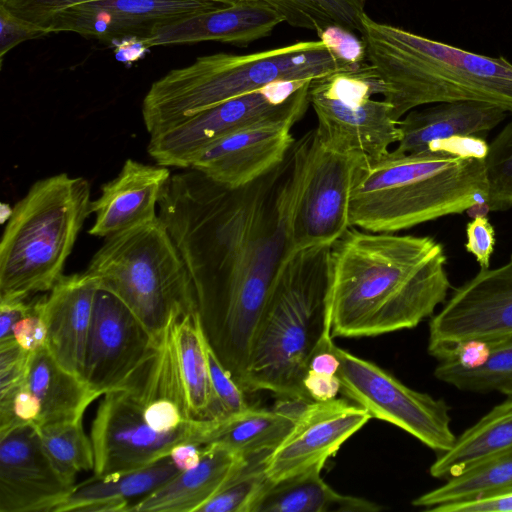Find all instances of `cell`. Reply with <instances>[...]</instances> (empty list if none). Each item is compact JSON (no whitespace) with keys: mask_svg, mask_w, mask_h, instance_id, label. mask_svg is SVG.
<instances>
[{"mask_svg":"<svg viewBox=\"0 0 512 512\" xmlns=\"http://www.w3.org/2000/svg\"><path fill=\"white\" fill-rule=\"evenodd\" d=\"M466 236V251L475 257L480 268H489L496 243L495 230L489 219L485 216L473 218L467 223Z\"/></svg>","mask_w":512,"mask_h":512,"instance_id":"obj_40","label":"cell"},{"mask_svg":"<svg viewBox=\"0 0 512 512\" xmlns=\"http://www.w3.org/2000/svg\"><path fill=\"white\" fill-rule=\"evenodd\" d=\"M99 288L98 279L84 271L62 275L48 295L38 298L47 330L46 348L61 366L82 379Z\"/></svg>","mask_w":512,"mask_h":512,"instance_id":"obj_20","label":"cell"},{"mask_svg":"<svg viewBox=\"0 0 512 512\" xmlns=\"http://www.w3.org/2000/svg\"><path fill=\"white\" fill-rule=\"evenodd\" d=\"M283 22L282 14L269 3L240 0L218 10L158 27L142 40L148 48L205 41L246 47L270 36Z\"/></svg>","mask_w":512,"mask_h":512,"instance_id":"obj_22","label":"cell"},{"mask_svg":"<svg viewBox=\"0 0 512 512\" xmlns=\"http://www.w3.org/2000/svg\"><path fill=\"white\" fill-rule=\"evenodd\" d=\"M180 470L168 455L144 468L107 477H91L75 485L56 512H128L130 500L142 498Z\"/></svg>","mask_w":512,"mask_h":512,"instance_id":"obj_27","label":"cell"},{"mask_svg":"<svg viewBox=\"0 0 512 512\" xmlns=\"http://www.w3.org/2000/svg\"><path fill=\"white\" fill-rule=\"evenodd\" d=\"M91 0H0L15 15L40 24L54 12L68 6ZM232 5L240 0H212Z\"/></svg>","mask_w":512,"mask_h":512,"instance_id":"obj_42","label":"cell"},{"mask_svg":"<svg viewBox=\"0 0 512 512\" xmlns=\"http://www.w3.org/2000/svg\"><path fill=\"white\" fill-rule=\"evenodd\" d=\"M307 108L266 118L223 136L203 149L190 168L229 190L255 183L284 163L294 145L292 128Z\"/></svg>","mask_w":512,"mask_h":512,"instance_id":"obj_15","label":"cell"},{"mask_svg":"<svg viewBox=\"0 0 512 512\" xmlns=\"http://www.w3.org/2000/svg\"><path fill=\"white\" fill-rule=\"evenodd\" d=\"M229 6L212 0H91L58 10L40 25L113 43L149 37L161 26Z\"/></svg>","mask_w":512,"mask_h":512,"instance_id":"obj_17","label":"cell"},{"mask_svg":"<svg viewBox=\"0 0 512 512\" xmlns=\"http://www.w3.org/2000/svg\"><path fill=\"white\" fill-rule=\"evenodd\" d=\"M489 355L481 365L465 369L438 361L434 376L465 392H497L512 397V336L487 339Z\"/></svg>","mask_w":512,"mask_h":512,"instance_id":"obj_32","label":"cell"},{"mask_svg":"<svg viewBox=\"0 0 512 512\" xmlns=\"http://www.w3.org/2000/svg\"><path fill=\"white\" fill-rule=\"evenodd\" d=\"M103 396L90 431L95 477L144 468L168 456L181 443L204 445L208 419L194 420L171 432H157L146 423L143 404L133 386Z\"/></svg>","mask_w":512,"mask_h":512,"instance_id":"obj_12","label":"cell"},{"mask_svg":"<svg viewBox=\"0 0 512 512\" xmlns=\"http://www.w3.org/2000/svg\"><path fill=\"white\" fill-rule=\"evenodd\" d=\"M276 170L239 190L188 168L171 176L159 214L191 276L208 344L240 385L253 336L288 254L296 178Z\"/></svg>","mask_w":512,"mask_h":512,"instance_id":"obj_1","label":"cell"},{"mask_svg":"<svg viewBox=\"0 0 512 512\" xmlns=\"http://www.w3.org/2000/svg\"><path fill=\"white\" fill-rule=\"evenodd\" d=\"M156 342L118 297L99 288L87 343L84 381L99 397L126 387L150 359Z\"/></svg>","mask_w":512,"mask_h":512,"instance_id":"obj_14","label":"cell"},{"mask_svg":"<svg viewBox=\"0 0 512 512\" xmlns=\"http://www.w3.org/2000/svg\"><path fill=\"white\" fill-rule=\"evenodd\" d=\"M359 66L325 39L249 54L200 56L152 83L142 103L143 122L153 135L199 111L272 84L312 81Z\"/></svg>","mask_w":512,"mask_h":512,"instance_id":"obj_6","label":"cell"},{"mask_svg":"<svg viewBox=\"0 0 512 512\" xmlns=\"http://www.w3.org/2000/svg\"><path fill=\"white\" fill-rule=\"evenodd\" d=\"M330 18L334 26L349 32L362 30L365 0H309Z\"/></svg>","mask_w":512,"mask_h":512,"instance_id":"obj_41","label":"cell"},{"mask_svg":"<svg viewBox=\"0 0 512 512\" xmlns=\"http://www.w3.org/2000/svg\"><path fill=\"white\" fill-rule=\"evenodd\" d=\"M324 466L271 483L254 512H376L380 505L336 492L321 477Z\"/></svg>","mask_w":512,"mask_h":512,"instance_id":"obj_29","label":"cell"},{"mask_svg":"<svg viewBox=\"0 0 512 512\" xmlns=\"http://www.w3.org/2000/svg\"><path fill=\"white\" fill-rule=\"evenodd\" d=\"M49 34L48 28L21 18L0 4V65H3L5 55L20 43Z\"/></svg>","mask_w":512,"mask_h":512,"instance_id":"obj_37","label":"cell"},{"mask_svg":"<svg viewBox=\"0 0 512 512\" xmlns=\"http://www.w3.org/2000/svg\"><path fill=\"white\" fill-rule=\"evenodd\" d=\"M115 50V57L118 61L132 64L142 57L148 51L141 37H125L112 43Z\"/></svg>","mask_w":512,"mask_h":512,"instance_id":"obj_48","label":"cell"},{"mask_svg":"<svg viewBox=\"0 0 512 512\" xmlns=\"http://www.w3.org/2000/svg\"><path fill=\"white\" fill-rule=\"evenodd\" d=\"M75 485L52 463L35 426L0 433V512H56Z\"/></svg>","mask_w":512,"mask_h":512,"instance_id":"obj_19","label":"cell"},{"mask_svg":"<svg viewBox=\"0 0 512 512\" xmlns=\"http://www.w3.org/2000/svg\"><path fill=\"white\" fill-rule=\"evenodd\" d=\"M171 176L166 166L127 159L118 175L103 184L99 197L91 201L95 221L89 234L107 238L155 219L156 206Z\"/></svg>","mask_w":512,"mask_h":512,"instance_id":"obj_21","label":"cell"},{"mask_svg":"<svg viewBox=\"0 0 512 512\" xmlns=\"http://www.w3.org/2000/svg\"><path fill=\"white\" fill-rule=\"evenodd\" d=\"M28 297H0V341L14 338V325L34 309Z\"/></svg>","mask_w":512,"mask_h":512,"instance_id":"obj_45","label":"cell"},{"mask_svg":"<svg viewBox=\"0 0 512 512\" xmlns=\"http://www.w3.org/2000/svg\"><path fill=\"white\" fill-rule=\"evenodd\" d=\"M267 454L248 458L247 464L198 512H254L258 501L271 484L265 472Z\"/></svg>","mask_w":512,"mask_h":512,"instance_id":"obj_34","label":"cell"},{"mask_svg":"<svg viewBox=\"0 0 512 512\" xmlns=\"http://www.w3.org/2000/svg\"><path fill=\"white\" fill-rule=\"evenodd\" d=\"M22 384L39 413L36 428L80 421L99 398L81 377L61 366L47 348L30 353Z\"/></svg>","mask_w":512,"mask_h":512,"instance_id":"obj_25","label":"cell"},{"mask_svg":"<svg viewBox=\"0 0 512 512\" xmlns=\"http://www.w3.org/2000/svg\"><path fill=\"white\" fill-rule=\"evenodd\" d=\"M431 512H512V492L476 500L446 504Z\"/></svg>","mask_w":512,"mask_h":512,"instance_id":"obj_44","label":"cell"},{"mask_svg":"<svg viewBox=\"0 0 512 512\" xmlns=\"http://www.w3.org/2000/svg\"><path fill=\"white\" fill-rule=\"evenodd\" d=\"M488 143L481 136H452L432 142L428 150H444L464 157L486 158Z\"/></svg>","mask_w":512,"mask_h":512,"instance_id":"obj_46","label":"cell"},{"mask_svg":"<svg viewBox=\"0 0 512 512\" xmlns=\"http://www.w3.org/2000/svg\"><path fill=\"white\" fill-rule=\"evenodd\" d=\"M303 384L311 401L332 400L341 390L337 375L319 373L310 369L304 377Z\"/></svg>","mask_w":512,"mask_h":512,"instance_id":"obj_47","label":"cell"},{"mask_svg":"<svg viewBox=\"0 0 512 512\" xmlns=\"http://www.w3.org/2000/svg\"><path fill=\"white\" fill-rule=\"evenodd\" d=\"M512 336V254L453 290L429 322L428 352L471 339Z\"/></svg>","mask_w":512,"mask_h":512,"instance_id":"obj_16","label":"cell"},{"mask_svg":"<svg viewBox=\"0 0 512 512\" xmlns=\"http://www.w3.org/2000/svg\"><path fill=\"white\" fill-rule=\"evenodd\" d=\"M294 148L296 186L287 229L288 253L330 246L351 227V192L369 163L362 155L325 146L314 131Z\"/></svg>","mask_w":512,"mask_h":512,"instance_id":"obj_9","label":"cell"},{"mask_svg":"<svg viewBox=\"0 0 512 512\" xmlns=\"http://www.w3.org/2000/svg\"><path fill=\"white\" fill-rule=\"evenodd\" d=\"M446 261L432 237L348 228L327 256L332 337L377 336L432 317L451 288Z\"/></svg>","mask_w":512,"mask_h":512,"instance_id":"obj_2","label":"cell"},{"mask_svg":"<svg viewBox=\"0 0 512 512\" xmlns=\"http://www.w3.org/2000/svg\"><path fill=\"white\" fill-rule=\"evenodd\" d=\"M203 446L195 443H181L171 450L169 456L180 471L188 470L200 462Z\"/></svg>","mask_w":512,"mask_h":512,"instance_id":"obj_49","label":"cell"},{"mask_svg":"<svg viewBox=\"0 0 512 512\" xmlns=\"http://www.w3.org/2000/svg\"><path fill=\"white\" fill-rule=\"evenodd\" d=\"M371 418L366 409L345 399L306 403L284 439L265 457L269 482L324 466Z\"/></svg>","mask_w":512,"mask_h":512,"instance_id":"obj_18","label":"cell"},{"mask_svg":"<svg viewBox=\"0 0 512 512\" xmlns=\"http://www.w3.org/2000/svg\"><path fill=\"white\" fill-rule=\"evenodd\" d=\"M37 430L47 455L65 477L75 481L79 472L93 470V445L82 420Z\"/></svg>","mask_w":512,"mask_h":512,"instance_id":"obj_33","label":"cell"},{"mask_svg":"<svg viewBox=\"0 0 512 512\" xmlns=\"http://www.w3.org/2000/svg\"><path fill=\"white\" fill-rule=\"evenodd\" d=\"M380 95L399 121L427 104L480 101L512 114V63L435 41L367 15L360 32Z\"/></svg>","mask_w":512,"mask_h":512,"instance_id":"obj_3","label":"cell"},{"mask_svg":"<svg viewBox=\"0 0 512 512\" xmlns=\"http://www.w3.org/2000/svg\"><path fill=\"white\" fill-rule=\"evenodd\" d=\"M330 246L288 253L258 321L240 387L312 402L303 384L313 355L331 335L327 303Z\"/></svg>","mask_w":512,"mask_h":512,"instance_id":"obj_4","label":"cell"},{"mask_svg":"<svg viewBox=\"0 0 512 512\" xmlns=\"http://www.w3.org/2000/svg\"><path fill=\"white\" fill-rule=\"evenodd\" d=\"M512 492V450L484 460L412 501L430 511L435 507Z\"/></svg>","mask_w":512,"mask_h":512,"instance_id":"obj_31","label":"cell"},{"mask_svg":"<svg viewBox=\"0 0 512 512\" xmlns=\"http://www.w3.org/2000/svg\"><path fill=\"white\" fill-rule=\"evenodd\" d=\"M491 212L512 208V120L489 143L485 158Z\"/></svg>","mask_w":512,"mask_h":512,"instance_id":"obj_35","label":"cell"},{"mask_svg":"<svg viewBox=\"0 0 512 512\" xmlns=\"http://www.w3.org/2000/svg\"><path fill=\"white\" fill-rule=\"evenodd\" d=\"M332 350L340 362V392L347 399L366 409L372 418L401 428L437 454L453 445L456 435L445 400L409 388L375 363L335 344Z\"/></svg>","mask_w":512,"mask_h":512,"instance_id":"obj_11","label":"cell"},{"mask_svg":"<svg viewBox=\"0 0 512 512\" xmlns=\"http://www.w3.org/2000/svg\"><path fill=\"white\" fill-rule=\"evenodd\" d=\"M512 450V397L494 406L467 428L431 464L432 477L447 480L468 468Z\"/></svg>","mask_w":512,"mask_h":512,"instance_id":"obj_28","label":"cell"},{"mask_svg":"<svg viewBox=\"0 0 512 512\" xmlns=\"http://www.w3.org/2000/svg\"><path fill=\"white\" fill-rule=\"evenodd\" d=\"M371 66L359 67L314 79L309 86V102L317 118L314 130L325 146L359 154L369 163L389 151L399 141L398 121L384 99Z\"/></svg>","mask_w":512,"mask_h":512,"instance_id":"obj_10","label":"cell"},{"mask_svg":"<svg viewBox=\"0 0 512 512\" xmlns=\"http://www.w3.org/2000/svg\"><path fill=\"white\" fill-rule=\"evenodd\" d=\"M90 183L60 173L33 183L12 209L0 242V297L51 290L85 220Z\"/></svg>","mask_w":512,"mask_h":512,"instance_id":"obj_7","label":"cell"},{"mask_svg":"<svg viewBox=\"0 0 512 512\" xmlns=\"http://www.w3.org/2000/svg\"><path fill=\"white\" fill-rule=\"evenodd\" d=\"M207 340V339H206ZM206 354L212 389L220 409V417L242 412L249 408L245 392L225 369L207 342Z\"/></svg>","mask_w":512,"mask_h":512,"instance_id":"obj_36","label":"cell"},{"mask_svg":"<svg viewBox=\"0 0 512 512\" xmlns=\"http://www.w3.org/2000/svg\"><path fill=\"white\" fill-rule=\"evenodd\" d=\"M29 355L14 338L0 341V397L12 392L23 381Z\"/></svg>","mask_w":512,"mask_h":512,"instance_id":"obj_39","label":"cell"},{"mask_svg":"<svg viewBox=\"0 0 512 512\" xmlns=\"http://www.w3.org/2000/svg\"><path fill=\"white\" fill-rule=\"evenodd\" d=\"M278 10L292 27L315 31L318 36L330 26V18L309 0H262Z\"/></svg>","mask_w":512,"mask_h":512,"instance_id":"obj_38","label":"cell"},{"mask_svg":"<svg viewBox=\"0 0 512 512\" xmlns=\"http://www.w3.org/2000/svg\"><path fill=\"white\" fill-rule=\"evenodd\" d=\"M310 82L272 84L199 111L150 135L147 151L156 164L188 169L203 149L223 136L254 122L308 107Z\"/></svg>","mask_w":512,"mask_h":512,"instance_id":"obj_13","label":"cell"},{"mask_svg":"<svg viewBox=\"0 0 512 512\" xmlns=\"http://www.w3.org/2000/svg\"><path fill=\"white\" fill-rule=\"evenodd\" d=\"M488 199L485 159L444 150H390L361 169L351 192L349 221L351 227L397 233Z\"/></svg>","mask_w":512,"mask_h":512,"instance_id":"obj_5","label":"cell"},{"mask_svg":"<svg viewBox=\"0 0 512 512\" xmlns=\"http://www.w3.org/2000/svg\"><path fill=\"white\" fill-rule=\"evenodd\" d=\"M86 272L118 297L157 339L169 323L197 313L193 282L159 216L106 238Z\"/></svg>","mask_w":512,"mask_h":512,"instance_id":"obj_8","label":"cell"},{"mask_svg":"<svg viewBox=\"0 0 512 512\" xmlns=\"http://www.w3.org/2000/svg\"><path fill=\"white\" fill-rule=\"evenodd\" d=\"M306 403L284 399L273 409L250 406L239 413L208 419L204 445L221 444L245 458L270 453L290 431Z\"/></svg>","mask_w":512,"mask_h":512,"instance_id":"obj_26","label":"cell"},{"mask_svg":"<svg viewBox=\"0 0 512 512\" xmlns=\"http://www.w3.org/2000/svg\"><path fill=\"white\" fill-rule=\"evenodd\" d=\"M499 106L480 101L435 103L412 109L399 121V141L394 151L419 153L432 142L452 136H484L506 117Z\"/></svg>","mask_w":512,"mask_h":512,"instance_id":"obj_24","label":"cell"},{"mask_svg":"<svg viewBox=\"0 0 512 512\" xmlns=\"http://www.w3.org/2000/svg\"><path fill=\"white\" fill-rule=\"evenodd\" d=\"M179 369L193 419L220 417L208 369L207 340L197 313L183 315L174 324Z\"/></svg>","mask_w":512,"mask_h":512,"instance_id":"obj_30","label":"cell"},{"mask_svg":"<svg viewBox=\"0 0 512 512\" xmlns=\"http://www.w3.org/2000/svg\"><path fill=\"white\" fill-rule=\"evenodd\" d=\"M248 458L217 443L203 446L200 462L180 471L130 505L128 512H198L246 464Z\"/></svg>","mask_w":512,"mask_h":512,"instance_id":"obj_23","label":"cell"},{"mask_svg":"<svg viewBox=\"0 0 512 512\" xmlns=\"http://www.w3.org/2000/svg\"><path fill=\"white\" fill-rule=\"evenodd\" d=\"M12 334L18 345L29 353L46 348L47 330L38 308V298L34 309L14 325Z\"/></svg>","mask_w":512,"mask_h":512,"instance_id":"obj_43","label":"cell"}]
</instances>
